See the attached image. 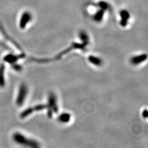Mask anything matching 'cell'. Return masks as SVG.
<instances>
[{"instance_id": "6da1fadb", "label": "cell", "mask_w": 148, "mask_h": 148, "mask_svg": "<svg viewBox=\"0 0 148 148\" xmlns=\"http://www.w3.org/2000/svg\"><path fill=\"white\" fill-rule=\"evenodd\" d=\"M111 8L110 5L105 1H99L88 3L86 5V12L90 15L93 21L101 23L103 21L106 13L109 12Z\"/></svg>"}, {"instance_id": "7a4b0ae2", "label": "cell", "mask_w": 148, "mask_h": 148, "mask_svg": "<svg viewBox=\"0 0 148 148\" xmlns=\"http://www.w3.org/2000/svg\"><path fill=\"white\" fill-rule=\"evenodd\" d=\"M47 106V115L49 118L53 116V114H57L58 111L57 100L56 95L53 93H51L48 95Z\"/></svg>"}, {"instance_id": "3957f363", "label": "cell", "mask_w": 148, "mask_h": 148, "mask_svg": "<svg viewBox=\"0 0 148 148\" xmlns=\"http://www.w3.org/2000/svg\"><path fill=\"white\" fill-rule=\"evenodd\" d=\"M15 139L16 141L21 143V144H24L30 147L37 148L39 147L38 144L36 142L32 140H29V139H27V138L25 137L21 134H17V136L16 135Z\"/></svg>"}, {"instance_id": "277c9868", "label": "cell", "mask_w": 148, "mask_h": 148, "mask_svg": "<svg viewBox=\"0 0 148 148\" xmlns=\"http://www.w3.org/2000/svg\"><path fill=\"white\" fill-rule=\"evenodd\" d=\"M120 24L122 27H126L131 19V13L126 10H121L119 12Z\"/></svg>"}, {"instance_id": "5b68a950", "label": "cell", "mask_w": 148, "mask_h": 148, "mask_svg": "<svg viewBox=\"0 0 148 148\" xmlns=\"http://www.w3.org/2000/svg\"><path fill=\"white\" fill-rule=\"evenodd\" d=\"M27 93V86L25 85H22L19 90V93L18 95V98L17 99V102L18 105H21L24 99L26 97Z\"/></svg>"}, {"instance_id": "8992f818", "label": "cell", "mask_w": 148, "mask_h": 148, "mask_svg": "<svg viewBox=\"0 0 148 148\" xmlns=\"http://www.w3.org/2000/svg\"><path fill=\"white\" fill-rule=\"evenodd\" d=\"M147 59V54H142L136 56H134L131 59V63L133 65H137L139 64L144 62Z\"/></svg>"}, {"instance_id": "52a82bcc", "label": "cell", "mask_w": 148, "mask_h": 148, "mask_svg": "<svg viewBox=\"0 0 148 148\" xmlns=\"http://www.w3.org/2000/svg\"><path fill=\"white\" fill-rule=\"evenodd\" d=\"M32 19V16L31 14L29 12L24 13L23 16L21 19V24L20 25L22 28H24L26 27L27 23H28L29 21H31Z\"/></svg>"}, {"instance_id": "ba28073f", "label": "cell", "mask_w": 148, "mask_h": 148, "mask_svg": "<svg viewBox=\"0 0 148 148\" xmlns=\"http://www.w3.org/2000/svg\"><path fill=\"white\" fill-rule=\"evenodd\" d=\"M88 59L90 63L97 66H100L103 64V61L101 58L94 56H90Z\"/></svg>"}, {"instance_id": "9c48e42d", "label": "cell", "mask_w": 148, "mask_h": 148, "mask_svg": "<svg viewBox=\"0 0 148 148\" xmlns=\"http://www.w3.org/2000/svg\"><path fill=\"white\" fill-rule=\"evenodd\" d=\"M79 39L82 41V43L85 45V46H87L89 43V36L87 35V34L84 32V31H81L79 32Z\"/></svg>"}, {"instance_id": "30bf717a", "label": "cell", "mask_w": 148, "mask_h": 148, "mask_svg": "<svg viewBox=\"0 0 148 148\" xmlns=\"http://www.w3.org/2000/svg\"><path fill=\"white\" fill-rule=\"evenodd\" d=\"M71 119V115L68 112H63L59 115L58 117L59 121L63 123H68Z\"/></svg>"}, {"instance_id": "8fae6325", "label": "cell", "mask_w": 148, "mask_h": 148, "mask_svg": "<svg viewBox=\"0 0 148 148\" xmlns=\"http://www.w3.org/2000/svg\"><path fill=\"white\" fill-rule=\"evenodd\" d=\"M142 116H143V118L147 119L148 117V110L147 109H145L142 112Z\"/></svg>"}]
</instances>
